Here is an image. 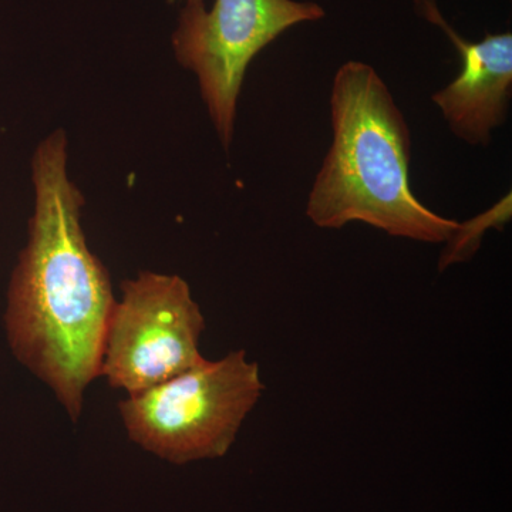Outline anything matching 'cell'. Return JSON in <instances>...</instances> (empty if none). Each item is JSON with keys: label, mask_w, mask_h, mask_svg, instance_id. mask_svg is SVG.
<instances>
[{"label": "cell", "mask_w": 512, "mask_h": 512, "mask_svg": "<svg viewBox=\"0 0 512 512\" xmlns=\"http://www.w3.org/2000/svg\"><path fill=\"white\" fill-rule=\"evenodd\" d=\"M35 210L13 271L5 313L16 359L45 382L73 421L100 376L116 299L109 271L90 251L82 191L67 173V136L53 131L32 160Z\"/></svg>", "instance_id": "obj_1"}, {"label": "cell", "mask_w": 512, "mask_h": 512, "mask_svg": "<svg viewBox=\"0 0 512 512\" xmlns=\"http://www.w3.org/2000/svg\"><path fill=\"white\" fill-rule=\"evenodd\" d=\"M332 143L308 195L322 229L363 222L390 237L444 244L458 222L431 211L410 187L412 133L375 67L343 63L330 89Z\"/></svg>", "instance_id": "obj_2"}, {"label": "cell", "mask_w": 512, "mask_h": 512, "mask_svg": "<svg viewBox=\"0 0 512 512\" xmlns=\"http://www.w3.org/2000/svg\"><path fill=\"white\" fill-rule=\"evenodd\" d=\"M258 363L245 350L200 363L120 402L138 446L175 464L224 456L264 393Z\"/></svg>", "instance_id": "obj_3"}, {"label": "cell", "mask_w": 512, "mask_h": 512, "mask_svg": "<svg viewBox=\"0 0 512 512\" xmlns=\"http://www.w3.org/2000/svg\"><path fill=\"white\" fill-rule=\"evenodd\" d=\"M326 12L299 0H185L173 35L175 59L197 76L222 147L234 140L239 93L249 63L286 30L319 22Z\"/></svg>", "instance_id": "obj_4"}, {"label": "cell", "mask_w": 512, "mask_h": 512, "mask_svg": "<svg viewBox=\"0 0 512 512\" xmlns=\"http://www.w3.org/2000/svg\"><path fill=\"white\" fill-rule=\"evenodd\" d=\"M104 340L100 376L128 396L200 363L205 319L181 276L140 272L121 284Z\"/></svg>", "instance_id": "obj_5"}, {"label": "cell", "mask_w": 512, "mask_h": 512, "mask_svg": "<svg viewBox=\"0 0 512 512\" xmlns=\"http://www.w3.org/2000/svg\"><path fill=\"white\" fill-rule=\"evenodd\" d=\"M417 10L440 26L460 53L463 70L431 96L448 128L470 146H490L493 133L503 127L512 94L511 32L487 33L480 42H468L441 16L436 0H414Z\"/></svg>", "instance_id": "obj_6"}, {"label": "cell", "mask_w": 512, "mask_h": 512, "mask_svg": "<svg viewBox=\"0 0 512 512\" xmlns=\"http://www.w3.org/2000/svg\"><path fill=\"white\" fill-rule=\"evenodd\" d=\"M511 218V195L505 197L485 214L474 220L458 224L456 231L448 238L446 248L440 256L439 268L443 272L450 266L467 262L480 248L485 232L490 228H501Z\"/></svg>", "instance_id": "obj_7"}, {"label": "cell", "mask_w": 512, "mask_h": 512, "mask_svg": "<svg viewBox=\"0 0 512 512\" xmlns=\"http://www.w3.org/2000/svg\"><path fill=\"white\" fill-rule=\"evenodd\" d=\"M168 2L174 3V2H177V0H168Z\"/></svg>", "instance_id": "obj_8"}]
</instances>
